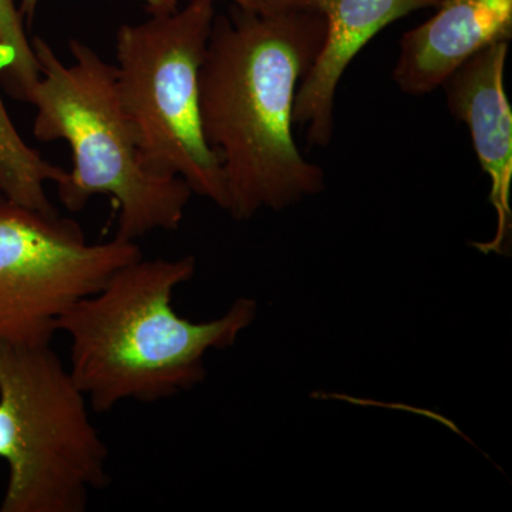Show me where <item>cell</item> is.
Returning <instances> with one entry per match:
<instances>
[{
    "label": "cell",
    "mask_w": 512,
    "mask_h": 512,
    "mask_svg": "<svg viewBox=\"0 0 512 512\" xmlns=\"http://www.w3.org/2000/svg\"><path fill=\"white\" fill-rule=\"evenodd\" d=\"M215 0L150 15L116 33V80L144 160L158 174L181 178L192 194L225 211L220 160L205 140L200 72L207 52Z\"/></svg>",
    "instance_id": "cell-5"
},
{
    "label": "cell",
    "mask_w": 512,
    "mask_h": 512,
    "mask_svg": "<svg viewBox=\"0 0 512 512\" xmlns=\"http://www.w3.org/2000/svg\"><path fill=\"white\" fill-rule=\"evenodd\" d=\"M195 269L194 256H141L60 318L57 329L70 340V375L96 412L187 392L207 375L205 355L231 348L254 322L256 302L245 298L210 322L178 315L174 291Z\"/></svg>",
    "instance_id": "cell-2"
},
{
    "label": "cell",
    "mask_w": 512,
    "mask_h": 512,
    "mask_svg": "<svg viewBox=\"0 0 512 512\" xmlns=\"http://www.w3.org/2000/svg\"><path fill=\"white\" fill-rule=\"evenodd\" d=\"M66 174L20 137L0 93V195L32 210L55 212L46 184H60Z\"/></svg>",
    "instance_id": "cell-10"
},
{
    "label": "cell",
    "mask_w": 512,
    "mask_h": 512,
    "mask_svg": "<svg viewBox=\"0 0 512 512\" xmlns=\"http://www.w3.org/2000/svg\"><path fill=\"white\" fill-rule=\"evenodd\" d=\"M40 69L16 0H0V84L10 96L29 103Z\"/></svg>",
    "instance_id": "cell-11"
},
{
    "label": "cell",
    "mask_w": 512,
    "mask_h": 512,
    "mask_svg": "<svg viewBox=\"0 0 512 512\" xmlns=\"http://www.w3.org/2000/svg\"><path fill=\"white\" fill-rule=\"evenodd\" d=\"M143 2L150 15H164L178 9V0H143ZM16 3L25 23L32 22L40 0H16Z\"/></svg>",
    "instance_id": "cell-13"
},
{
    "label": "cell",
    "mask_w": 512,
    "mask_h": 512,
    "mask_svg": "<svg viewBox=\"0 0 512 512\" xmlns=\"http://www.w3.org/2000/svg\"><path fill=\"white\" fill-rule=\"evenodd\" d=\"M141 256L136 242L90 244L80 225L57 211L0 197V340L52 345L67 309Z\"/></svg>",
    "instance_id": "cell-6"
},
{
    "label": "cell",
    "mask_w": 512,
    "mask_h": 512,
    "mask_svg": "<svg viewBox=\"0 0 512 512\" xmlns=\"http://www.w3.org/2000/svg\"><path fill=\"white\" fill-rule=\"evenodd\" d=\"M511 37L512 0H441L436 15L400 40L394 83L404 94L424 96L478 53Z\"/></svg>",
    "instance_id": "cell-9"
},
{
    "label": "cell",
    "mask_w": 512,
    "mask_h": 512,
    "mask_svg": "<svg viewBox=\"0 0 512 512\" xmlns=\"http://www.w3.org/2000/svg\"><path fill=\"white\" fill-rule=\"evenodd\" d=\"M40 79L29 104L33 134L42 143L66 141L73 168L57 184L67 210H84L94 195L116 204V237L124 241L154 231H175L192 195L181 178L148 167L117 89L116 67L86 43L70 39L72 64L57 57L42 37L32 40Z\"/></svg>",
    "instance_id": "cell-3"
},
{
    "label": "cell",
    "mask_w": 512,
    "mask_h": 512,
    "mask_svg": "<svg viewBox=\"0 0 512 512\" xmlns=\"http://www.w3.org/2000/svg\"><path fill=\"white\" fill-rule=\"evenodd\" d=\"M229 2L238 6V8L258 13L285 12V10L292 9H316L315 0H229Z\"/></svg>",
    "instance_id": "cell-12"
},
{
    "label": "cell",
    "mask_w": 512,
    "mask_h": 512,
    "mask_svg": "<svg viewBox=\"0 0 512 512\" xmlns=\"http://www.w3.org/2000/svg\"><path fill=\"white\" fill-rule=\"evenodd\" d=\"M315 2L316 9L325 16V40L296 93L293 123L306 126L309 144L325 147L335 130L336 90L360 50L390 23L416 10L437 8L441 0Z\"/></svg>",
    "instance_id": "cell-8"
},
{
    "label": "cell",
    "mask_w": 512,
    "mask_h": 512,
    "mask_svg": "<svg viewBox=\"0 0 512 512\" xmlns=\"http://www.w3.org/2000/svg\"><path fill=\"white\" fill-rule=\"evenodd\" d=\"M508 45L487 47L441 86L448 110L468 127L478 163L490 177L497 228L491 241L474 244L484 254L508 255L511 249L512 110L504 87Z\"/></svg>",
    "instance_id": "cell-7"
},
{
    "label": "cell",
    "mask_w": 512,
    "mask_h": 512,
    "mask_svg": "<svg viewBox=\"0 0 512 512\" xmlns=\"http://www.w3.org/2000/svg\"><path fill=\"white\" fill-rule=\"evenodd\" d=\"M0 460L2 512H84L109 484V448L52 345L0 340Z\"/></svg>",
    "instance_id": "cell-4"
},
{
    "label": "cell",
    "mask_w": 512,
    "mask_h": 512,
    "mask_svg": "<svg viewBox=\"0 0 512 512\" xmlns=\"http://www.w3.org/2000/svg\"><path fill=\"white\" fill-rule=\"evenodd\" d=\"M326 33L316 9L215 15L200 72L202 131L220 160L235 221L281 211L325 188L293 138V107Z\"/></svg>",
    "instance_id": "cell-1"
}]
</instances>
